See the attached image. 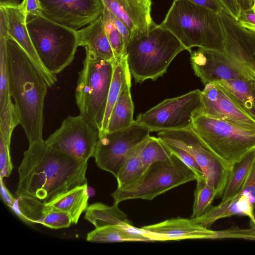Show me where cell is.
Masks as SVG:
<instances>
[{"label":"cell","instance_id":"cell-32","mask_svg":"<svg viewBox=\"0 0 255 255\" xmlns=\"http://www.w3.org/2000/svg\"><path fill=\"white\" fill-rule=\"evenodd\" d=\"M102 15L104 29L119 61L126 56L122 36L112 21L110 11L104 7Z\"/></svg>","mask_w":255,"mask_h":255},{"label":"cell","instance_id":"cell-3","mask_svg":"<svg viewBox=\"0 0 255 255\" xmlns=\"http://www.w3.org/2000/svg\"><path fill=\"white\" fill-rule=\"evenodd\" d=\"M159 25L171 32L189 52L193 47L224 52L219 14L188 0H174Z\"/></svg>","mask_w":255,"mask_h":255},{"label":"cell","instance_id":"cell-37","mask_svg":"<svg viewBox=\"0 0 255 255\" xmlns=\"http://www.w3.org/2000/svg\"><path fill=\"white\" fill-rule=\"evenodd\" d=\"M10 144L0 138V176L2 178L8 177L13 168L10 156Z\"/></svg>","mask_w":255,"mask_h":255},{"label":"cell","instance_id":"cell-26","mask_svg":"<svg viewBox=\"0 0 255 255\" xmlns=\"http://www.w3.org/2000/svg\"><path fill=\"white\" fill-rule=\"evenodd\" d=\"M88 184L77 187L53 201L51 208L68 213L73 224H77L82 213L88 207Z\"/></svg>","mask_w":255,"mask_h":255},{"label":"cell","instance_id":"cell-42","mask_svg":"<svg viewBox=\"0 0 255 255\" xmlns=\"http://www.w3.org/2000/svg\"><path fill=\"white\" fill-rule=\"evenodd\" d=\"M220 1L224 5L225 11L236 19L241 11L238 0H220Z\"/></svg>","mask_w":255,"mask_h":255},{"label":"cell","instance_id":"cell-25","mask_svg":"<svg viewBox=\"0 0 255 255\" xmlns=\"http://www.w3.org/2000/svg\"><path fill=\"white\" fill-rule=\"evenodd\" d=\"M86 240L93 243L150 242L147 237L138 232L133 225H110L96 228L87 234Z\"/></svg>","mask_w":255,"mask_h":255},{"label":"cell","instance_id":"cell-18","mask_svg":"<svg viewBox=\"0 0 255 255\" xmlns=\"http://www.w3.org/2000/svg\"><path fill=\"white\" fill-rule=\"evenodd\" d=\"M200 114L243 128L255 129V120L245 112L216 83L205 85L201 91Z\"/></svg>","mask_w":255,"mask_h":255},{"label":"cell","instance_id":"cell-19","mask_svg":"<svg viewBox=\"0 0 255 255\" xmlns=\"http://www.w3.org/2000/svg\"><path fill=\"white\" fill-rule=\"evenodd\" d=\"M130 32V40L146 34L158 25L151 15V0H101Z\"/></svg>","mask_w":255,"mask_h":255},{"label":"cell","instance_id":"cell-39","mask_svg":"<svg viewBox=\"0 0 255 255\" xmlns=\"http://www.w3.org/2000/svg\"><path fill=\"white\" fill-rule=\"evenodd\" d=\"M28 17L43 14L42 6L39 0H23L20 3Z\"/></svg>","mask_w":255,"mask_h":255},{"label":"cell","instance_id":"cell-31","mask_svg":"<svg viewBox=\"0 0 255 255\" xmlns=\"http://www.w3.org/2000/svg\"><path fill=\"white\" fill-rule=\"evenodd\" d=\"M172 154L158 137L149 136L141 152V160L144 171L153 163L170 159Z\"/></svg>","mask_w":255,"mask_h":255},{"label":"cell","instance_id":"cell-1","mask_svg":"<svg viewBox=\"0 0 255 255\" xmlns=\"http://www.w3.org/2000/svg\"><path fill=\"white\" fill-rule=\"evenodd\" d=\"M88 161L61 152L41 140L29 144L18 167L17 216L35 224L44 207L73 189L88 184Z\"/></svg>","mask_w":255,"mask_h":255},{"label":"cell","instance_id":"cell-33","mask_svg":"<svg viewBox=\"0 0 255 255\" xmlns=\"http://www.w3.org/2000/svg\"><path fill=\"white\" fill-rule=\"evenodd\" d=\"M37 223L51 229H58L68 228L73 223L68 213L45 206L43 207Z\"/></svg>","mask_w":255,"mask_h":255},{"label":"cell","instance_id":"cell-8","mask_svg":"<svg viewBox=\"0 0 255 255\" xmlns=\"http://www.w3.org/2000/svg\"><path fill=\"white\" fill-rule=\"evenodd\" d=\"M194 172L177 157L151 164L140 177L124 189H117L111 195L114 202L140 199L151 200L173 188L196 180Z\"/></svg>","mask_w":255,"mask_h":255},{"label":"cell","instance_id":"cell-15","mask_svg":"<svg viewBox=\"0 0 255 255\" xmlns=\"http://www.w3.org/2000/svg\"><path fill=\"white\" fill-rule=\"evenodd\" d=\"M43 14L76 30L89 25L102 13L101 0H39Z\"/></svg>","mask_w":255,"mask_h":255},{"label":"cell","instance_id":"cell-6","mask_svg":"<svg viewBox=\"0 0 255 255\" xmlns=\"http://www.w3.org/2000/svg\"><path fill=\"white\" fill-rule=\"evenodd\" d=\"M83 68L75 89L81 114L101 131L116 63L105 60L85 47Z\"/></svg>","mask_w":255,"mask_h":255},{"label":"cell","instance_id":"cell-40","mask_svg":"<svg viewBox=\"0 0 255 255\" xmlns=\"http://www.w3.org/2000/svg\"><path fill=\"white\" fill-rule=\"evenodd\" d=\"M190 1L219 14L225 10L220 0H188Z\"/></svg>","mask_w":255,"mask_h":255},{"label":"cell","instance_id":"cell-36","mask_svg":"<svg viewBox=\"0 0 255 255\" xmlns=\"http://www.w3.org/2000/svg\"><path fill=\"white\" fill-rule=\"evenodd\" d=\"M163 143L173 155L177 157L194 172L197 177L196 180L205 178L199 165L190 154L180 148L165 142Z\"/></svg>","mask_w":255,"mask_h":255},{"label":"cell","instance_id":"cell-30","mask_svg":"<svg viewBox=\"0 0 255 255\" xmlns=\"http://www.w3.org/2000/svg\"><path fill=\"white\" fill-rule=\"evenodd\" d=\"M196 185L194 191V200L191 218L202 216L211 206L217 196L215 188L210 185L205 178L196 180Z\"/></svg>","mask_w":255,"mask_h":255},{"label":"cell","instance_id":"cell-13","mask_svg":"<svg viewBox=\"0 0 255 255\" xmlns=\"http://www.w3.org/2000/svg\"><path fill=\"white\" fill-rule=\"evenodd\" d=\"M141 233L151 241H179L187 239H242L244 231L232 227L214 231L190 219L178 217L142 227Z\"/></svg>","mask_w":255,"mask_h":255},{"label":"cell","instance_id":"cell-45","mask_svg":"<svg viewBox=\"0 0 255 255\" xmlns=\"http://www.w3.org/2000/svg\"><path fill=\"white\" fill-rule=\"evenodd\" d=\"M87 192L88 194V195L89 196V198L93 197L95 195V191L93 189V187L91 186H87Z\"/></svg>","mask_w":255,"mask_h":255},{"label":"cell","instance_id":"cell-41","mask_svg":"<svg viewBox=\"0 0 255 255\" xmlns=\"http://www.w3.org/2000/svg\"><path fill=\"white\" fill-rule=\"evenodd\" d=\"M110 17L115 26L122 36L125 50H126V48L130 40V32L125 24L121 20L114 16L111 12Z\"/></svg>","mask_w":255,"mask_h":255},{"label":"cell","instance_id":"cell-34","mask_svg":"<svg viewBox=\"0 0 255 255\" xmlns=\"http://www.w3.org/2000/svg\"><path fill=\"white\" fill-rule=\"evenodd\" d=\"M0 138L10 143L13 130L19 124L18 116L12 100L0 112Z\"/></svg>","mask_w":255,"mask_h":255},{"label":"cell","instance_id":"cell-11","mask_svg":"<svg viewBox=\"0 0 255 255\" xmlns=\"http://www.w3.org/2000/svg\"><path fill=\"white\" fill-rule=\"evenodd\" d=\"M150 132L134 122L127 128L101 135L94 155L97 166L116 177L129 156L148 138Z\"/></svg>","mask_w":255,"mask_h":255},{"label":"cell","instance_id":"cell-27","mask_svg":"<svg viewBox=\"0 0 255 255\" xmlns=\"http://www.w3.org/2000/svg\"><path fill=\"white\" fill-rule=\"evenodd\" d=\"M255 162V149L250 151L233 165L220 202L229 200L239 192Z\"/></svg>","mask_w":255,"mask_h":255},{"label":"cell","instance_id":"cell-24","mask_svg":"<svg viewBox=\"0 0 255 255\" xmlns=\"http://www.w3.org/2000/svg\"><path fill=\"white\" fill-rule=\"evenodd\" d=\"M118 203L108 206L101 203H94L87 207L84 218L99 228L110 225L132 226L127 215L119 207Z\"/></svg>","mask_w":255,"mask_h":255},{"label":"cell","instance_id":"cell-10","mask_svg":"<svg viewBox=\"0 0 255 255\" xmlns=\"http://www.w3.org/2000/svg\"><path fill=\"white\" fill-rule=\"evenodd\" d=\"M157 137L190 154L199 165L207 182L215 188L216 197L222 198L230 169L206 147L191 128L159 131Z\"/></svg>","mask_w":255,"mask_h":255},{"label":"cell","instance_id":"cell-22","mask_svg":"<svg viewBox=\"0 0 255 255\" xmlns=\"http://www.w3.org/2000/svg\"><path fill=\"white\" fill-rule=\"evenodd\" d=\"M227 95L255 120V79L239 78L217 82Z\"/></svg>","mask_w":255,"mask_h":255},{"label":"cell","instance_id":"cell-38","mask_svg":"<svg viewBox=\"0 0 255 255\" xmlns=\"http://www.w3.org/2000/svg\"><path fill=\"white\" fill-rule=\"evenodd\" d=\"M236 20L241 26L255 33V11L252 7L241 10Z\"/></svg>","mask_w":255,"mask_h":255},{"label":"cell","instance_id":"cell-16","mask_svg":"<svg viewBox=\"0 0 255 255\" xmlns=\"http://www.w3.org/2000/svg\"><path fill=\"white\" fill-rule=\"evenodd\" d=\"M224 52L255 76V33L241 26L224 10L219 14Z\"/></svg>","mask_w":255,"mask_h":255},{"label":"cell","instance_id":"cell-21","mask_svg":"<svg viewBox=\"0 0 255 255\" xmlns=\"http://www.w3.org/2000/svg\"><path fill=\"white\" fill-rule=\"evenodd\" d=\"M80 46H84L97 57L116 63L117 57L104 29L102 14L86 26L77 30Z\"/></svg>","mask_w":255,"mask_h":255},{"label":"cell","instance_id":"cell-28","mask_svg":"<svg viewBox=\"0 0 255 255\" xmlns=\"http://www.w3.org/2000/svg\"><path fill=\"white\" fill-rule=\"evenodd\" d=\"M129 73L130 72L126 56L122 59L118 61L115 65L102 128L99 132V136L106 131L109 120L113 108L118 99L127 76Z\"/></svg>","mask_w":255,"mask_h":255},{"label":"cell","instance_id":"cell-14","mask_svg":"<svg viewBox=\"0 0 255 255\" xmlns=\"http://www.w3.org/2000/svg\"><path fill=\"white\" fill-rule=\"evenodd\" d=\"M195 74L205 85L239 78L255 76L243 68L223 51L198 48L190 52Z\"/></svg>","mask_w":255,"mask_h":255},{"label":"cell","instance_id":"cell-12","mask_svg":"<svg viewBox=\"0 0 255 255\" xmlns=\"http://www.w3.org/2000/svg\"><path fill=\"white\" fill-rule=\"evenodd\" d=\"M99 131L82 114L67 116L45 142L55 149L81 161L94 157Z\"/></svg>","mask_w":255,"mask_h":255},{"label":"cell","instance_id":"cell-7","mask_svg":"<svg viewBox=\"0 0 255 255\" xmlns=\"http://www.w3.org/2000/svg\"><path fill=\"white\" fill-rule=\"evenodd\" d=\"M191 128L230 169L248 152L255 149V129L201 114L194 117Z\"/></svg>","mask_w":255,"mask_h":255},{"label":"cell","instance_id":"cell-46","mask_svg":"<svg viewBox=\"0 0 255 255\" xmlns=\"http://www.w3.org/2000/svg\"><path fill=\"white\" fill-rule=\"evenodd\" d=\"M252 7L255 11V0H253V5Z\"/></svg>","mask_w":255,"mask_h":255},{"label":"cell","instance_id":"cell-4","mask_svg":"<svg viewBox=\"0 0 255 255\" xmlns=\"http://www.w3.org/2000/svg\"><path fill=\"white\" fill-rule=\"evenodd\" d=\"M186 50L169 30L158 25L147 34L130 40L125 53L135 82L155 80L166 72L174 58Z\"/></svg>","mask_w":255,"mask_h":255},{"label":"cell","instance_id":"cell-20","mask_svg":"<svg viewBox=\"0 0 255 255\" xmlns=\"http://www.w3.org/2000/svg\"><path fill=\"white\" fill-rule=\"evenodd\" d=\"M0 8L5 14L7 37L14 39L27 53L47 82L49 87L57 81L44 69L31 41L27 20L28 14L16 0H0Z\"/></svg>","mask_w":255,"mask_h":255},{"label":"cell","instance_id":"cell-9","mask_svg":"<svg viewBox=\"0 0 255 255\" xmlns=\"http://www.w3.org/2000/svg\"><path fill=\"white\" fill-rule=\"evenodd\" d=\"M202 107L201 91L196 89L183 95L166 99L137 116L134 122L151 131L191 128L194 117Z\"/></svg>","mask_w":255,"mask_h":255},{"label":"cell","instance_id":"cell-23","mask_svg":"<svg viewBox=\"0 0 255 255\" xmlns=\"http://www.w3.org/2000/svg\"><path fill=\"white\" fill-rule=\"evenodd\" d=\"M130 87L131 74L129 73L113 108L106 132L127 128L134 123V107Z\"/></svg>","mask_w":255,"mask_h":255},{"label":"cell","instance_id":"cell-17","mask_svg":"<svg viewBox=\"0 0 255 255\" xmlns=\"http://www.w3.org/2000/svg\"><path fill=\"white\" fill-rule=\"evenodd\" d=\"M241 215L248 217L255 229V162L239 192L229 200L210 206L202 216L191 218L208 228L219 219Z\"/></svg>","mask_w":255,"mask_h":255},{"label":"cell","instance_id":"cell-29","mask_svg":"<svg viewBox=\"0 0 255 255\" xmlns=\"http://www.w3.org/2000/svg\"><path fill=\"white\" fill-rule=\"evenodd\" d=\"M146 140L134 149L120 170L116 177L118 183L117 189H124L130 186L138 179L144 171L140 155Z\"/></svg>","mask_w":255,"mask_h":255},{"label":"cell","instance_id":"cell-47","mask_svg":"<svg viewBox=\"0 0 255 255\" xmlns=\"http://www.w3.org/2000/svg\"><path fill=\"white\" fill-rule=\"evenodd\" d=\"M251 1V3L252 4V5H253V0H250Z\"/></svg>","mask_w":255,"mask_h":255},{"label":"cell","instance_id":"cell-43","mask_svg":"<svg viewBox=\"0 0 255 255\" xmlns=\"http://www.w3.org/2000/svg\"><path fill=\"white\" fill-rule=\"evenodd\" d=\"M0 194L4 203L10 208H11L15 203L16 199L9 192L5 184L3 183L2 178L0 177Z\"/></svg>","mask_w":255,"mask_h":255},{"label":"cell","instance_id":"cell-2","mask_svg":"<svg viewBox=\"0 0 255 255\" xmlns=\"http://www.w3.org/2000/svg\"><path fill=\"white\" fill-rule=\"evenodd\" d=\"M4 41L10 96L29 144L43 140L44 99L49 87L24 50L12 38Z\"/></svg>","mask_w":255,"mask_h":255},{"label":"cell","instance_id":"cell-5","mask_svg":"<svg viewBox=\"0 0 255 255\" xmlns=\"http://www.w3.org/2000/svg\"><path fill=\"white\" fill-rule=\"evenodd\" d=\"M27 26L35 51L52 77L73 62L80 46L77 30L57 23L43 14L28 17Z\"/></svg>","mask_w":255,"mask_h":255},{"label":"cell","instance_id":"cell-44","mask_svg":"<svg viewBox=\"0 0 255 255\" xmlns=\"http://www.w3.org/2000/svg\"><path fill=\"white\" fill-rule=\"evenodd\" d=\"M241 10L252 7V5L250 0H238Z\"/></svg>","mask_w":255,"mask_h":255},{"label":"cell","instance_id":"cell-35","mask_svg":"<svg viewBox=\"0 0 255 255\" xmlns=\"http://www.w3.org/2000/svg\"><path fill=\"white\" fill-rule=\"evenodd\" d=\"M11 100L8 89L5 43L4 39L0 38V112L4 110Z\"/></svg>","mask_w":255,"mask_h":255}]
</instances>
